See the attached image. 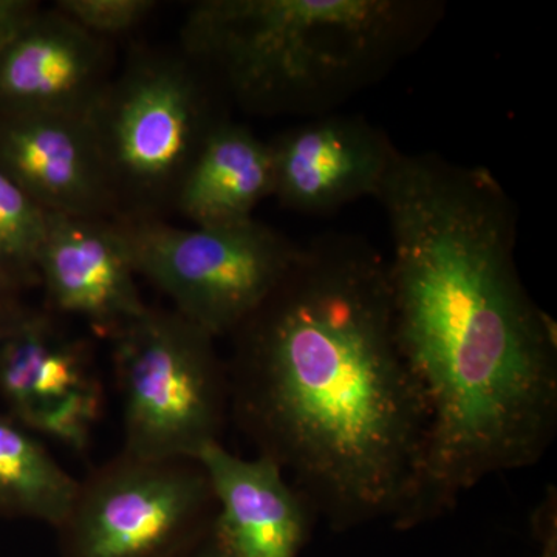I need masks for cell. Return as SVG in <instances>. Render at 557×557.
<instances>
[{"mask_svg":"<svg viewBox=\"0 0 557 557\" xmlns=\"http://www.w3.org/2000/svg\"><path fill=\"white\" fill-rule=\"evenodd\" d=\"M214 81L182 53L135 50L89 115L116 220H157L225 120Z\"/></svg>","mask_w":557,"mask_h":557,"instance_id":"obj_4","label":"cell"},{"mask_svg":"<svg viewBox=\"0 0 557 557\" xmlns=\"http://www.w3.org/2000/svg\"><path fill=\"white\" fill-rule=\"evenodd\" d=\"M215 339L174 309L150 307L110 338L123 397V454L197 460L222 443L230 384Z\"/></svg>","mask_w":557,"mask_h":557,"instance_id":"obj_5","label":"cell"},{"mask_svg":"<svg viewBox=\"0 0 557 557\" xmlns=\"http://www.w3.org/2000/svg\"><path fill=\"white\" fill-rule=\"evenodd\" d=\"M282 207L329 215L354 201L376 199L399 150L366 116H313L269 143Z\"/></svg>","mask_w":557,"mask_h":557,"instance_id":"obj_8","label":"cell"},{"mask_svg":"<svg viewBox=\"0 0 557 557\" xmlns=\"http://www.w3.org/2000/svg\"><path fill=\"white\" fill-rule=\"evenodd\" d=\"M157 5L152 0H58L53 9L95 38L109 40L138 28Z\"/></svg>","mask_w":557,"mask_h":557,"instance_id":"obj_18","label":"cell"},{"mask_svg":"<svg viewBox=\"0 0 557 557\" xmlns=\"http://www.w3.org/2000/svg\"><path fill=\"white\" fill-rule=\"evenodd\" d=\"M440 0H203L182 53L256 115H327L420 50Z\"/></svg>","mask_w":557,"mask_h":557,"instance_id":"obj_3","label":"cell"},{"mask_svg":"<svg viewBox=\"0 0 557 557\" xmlns=\"http://www.w3.org/2000/svg\"><path fill=\"white\" fill-rule=\"evenodd\" d=\"M0 171L51 214L116 220L87 116L0 115Z\"/></svg>","mask_w":557,"mask_h":557,"instance_id":"obj_9","label":"cell"},{"mask_svg":"<svg viewBox=\"0 0 557 557\" xmlns=\"http://www.w3.org/2000/svg\"><path fill=\"white\" fill-rule=\"evenodd\" d=\"M534 531L537 534V557H557V494L555 487H549L544 500L539 505L534 515Z\"/></svg>","mask_w":557,"mask_h":557,"instance_id":"obj_20","label":"cell"},{"mask_svg":"<svg viewBox=\"0 0 557 557\" xmlns=\"http://www.w3.org/2000/svg\"><path fill=\"white\" fill-rule=\"evenodd\" d=\"M185 557H233L230 556L228 553L225 552V549L222 548V545L219 544L218 541H215L214 534H212V527L211 531H209L208 536L203 539V541L200 542L199 545H197L196 548L193 549V552L188 553Z\"/></svg>","mask_w":557,"mask_h":557,"instance_id":"obj_22","label":"cell"},{"mask_svg":"<svg viewBox=\"0 0 557 557\" xmlns=\"http://www.w3.org/2000/svg\"><path fill=\"white\" fill-rule=\"evenodd\" d=\"M269 143L225 119L211 131L180 186L174 208L194 226H222L252 219L273 197Z\"/></svg>","mask_w":557,"mask_h":557,"instance_id":"obj_13","label":"cell"},{"mask_svg":"<svg viewBox=\"0 0 557 557\" xmlns=\"http://www.w3.org/2000/svg\"><path fill=\"white\" fill-rule=\"evenodd\" d=\"M215 516L199 460L121 453L79 482L58 528L62 557H185Z\"/></svg>","mask_w":557,"mask_h":557,"instance_id":"obj_7","label":"cell"},{"mask_svg":"<svg viewBox=\"0 0 557 557\" xmlns=\"http://www.w3.org/2000/svg\"><path fill=\"white\" fill-rule=\"evenodd\" d=\"M215 500L212 534L233 557H298L313 509L271 458H242L214 443L197 457Z\"/></svg>","mask_w":557,"mask_h":557,"instance_id":"obj_12","label":"cell"},{"mask_svg":"<svg viewBox=\"0 0 557 557\" xmlns=\"http://www.w3.org/2000/svg\"><path fill=\"white\" fill-rule=\"evenodd\" d=\"M49 212L0 171V260L25 288L38 285Z\"/></svg>","mask_w":557,"mask_h":557,"instance_id":"obj_16","label":"cell"},{"mask_svg":"<svg viewBox=\"0 0 557 557\" xmlns=\"http://www.w3.org/2000/svg\"><path fill=\"white\" fill-rule=\"evenodd\" d=\"M40 9L35 0H0V50L27 27Z\"/></svg>","mask_w":557,"mask_h":557,"instance_id":"obj_19","label":"cell"},{"mask_svg":"<svg viewBox=\"0 0 557 557\" xmlns=\"http://www.w3.org/2000/svg\"><path fill=\"white\" fill-rule=\"evenodd\" d=\"M79 480L9 413H0V519H32L58 530L73 507Z\"/></svg>","mask_w":557,"mask_h":557,"instance_id":"obj_15","label":"cell"},{"mask_svg":"<svg viewBox=\"0 0 557 557\" xmlns=\"http://www.w3.org/2000/svg\"><path fill=\"white\" fill-rule=\"evenodd\" d=\"M94 379L87 344L50 313L24 304L0 319V398L14 420Z\"/></svg>","mask_w":557,"mask_h":557,"instance_id":"obj_14","label":"cell"},{"mask_svg":"<svg viewBox=\"0 0 557 557\" xmlns=\"http://www.w3.org/2000/svg\"><path fill=\"white\" fill-rule=\"evenodd\" d=\"M115 220L47 215L38 282L51 309L86 319L106 338L148 306Z\"/></svg>","mask_w":557,"mask_h":557,"instance_id":"obj_11","label":"cell"},{"mask_svg":"<svg viewBox=\"0 0 557 557\" xmlns=\"http://www.w3.org/2000/svg\"><path fill=\"white\" fill-rule=\"evenodd\" d=\"M230 336V413L317 518L338 531L420 525L428 413L379 249L319 234Z\"/></svg>","mask_w":557,"mask_h":557,"instance_id":"obj_2","label":"cell"},{"mask_svg":"<svg viewBox=\"0 0 557 557\" xmlns=\"http://www.w3.org/2000/svg\"><path fill=\"white\" fill-rule=\"evenodd\" d=\"M137 276L214 338L231 335L287 276L300 247L258 222L178 228L161 220H115Z\"/></svg>","mask_w":557,"mask_h":557,"instance_id":"obj_6","label":"cell"},{"mask_svg":"<svg viewBox=\"0 0 557 557\" xmlns=\"http://www.w3.org/2000/svg\"><path fill=\"white\" fill-rule=\"evenodd\" d=\"M376 200L398 344L428 413L424 523L547 454L557 329L520 277L518 208L493 172L399 152Z\"/></svg>","mask_w":557,"mask_h":557,"instance_id":"obj_1","label":"cell"},{"mask_svg":"<svg viewBox=\"0 0 557 557\" xmlns=\"http://www.w3.org/2000/svg\"><path fill=\"white\" fill-rule=\"evenodd\" d=\"M109 40L51 7L0 50V115L87 116L112 79Z\"/></svg>","mask_w":557,"mask_h":557,"instance_id":"obj_10","label":"cell"},{"mask_svg":"<svg viewBox=\"0 0 557 557\" xmlns=\"http://www.w3.org/2000/svg\"><path fill=\"white\" fill-rule=\"evenodd\" d=\"M102 395L101 384L94 379L16 421L33 434L46 435L83 454L89 448L91 432L100 420Z\"/></svg>","mask_w":557,"mask_h":557,"instance_id":"obj_17","label":"cell"},{"mask_svg":"<svg viewBox=\"0 0 557 557\" xmlns=\"http://www.w3.org/2000/svg\"><path fill=\"white\" fill-rule=\"evenodd\" d=\"M27 289L22 285L20 278L14 276L5 263L0 260V319L5 318L11 311L24 306L21 296Z\"/></svg>","mask_w":557,"mask_h":557,"instance_id":"obj_21","label":"cell"}]
</instances>
